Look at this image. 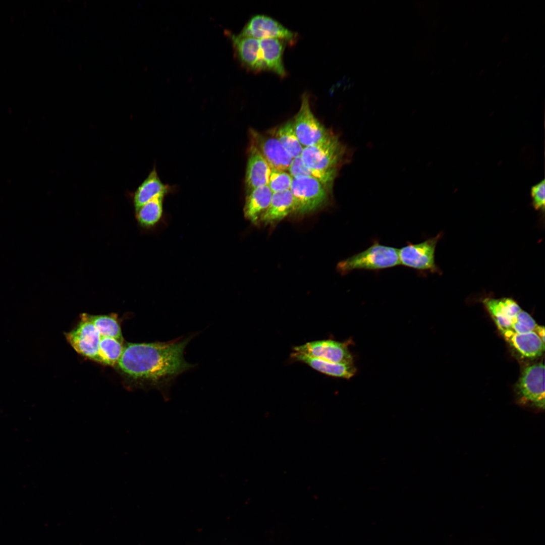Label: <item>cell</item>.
I'll return each instance as SVG.
<instances>
[{
	"label": "cell",
	"mask_w": 545,
	"mask_h": 545,
	"mask_svg": "<svg viewBox=\"0 0 545 545\" xmlns=\"http://www.w3.org/2000/svg\"><path fill=\"white\" fill-rule=\"evenodd\" d=\"M534 332L539 336L543 342L544 343V328L543 326L537 325Z\"/></svg>",
	"instance_id": "cell-28"
},
{
	"label": "cell",
	"mask_w": 545,
	"mask_h": 545,
	"mask_svg": "<svg viewBox=\"0 0 545 545\" xmlns=\"http://www.w3.org/2000/svg\"><path fill=\"white\" fill-rule=\"evenodd\" d=\"M295 212V203L290 190L272 193L269 205L259 222L265 225L279 222Z\"/></svg>",
	"instance_id": "cell-16"
},
{
	"label": "cell",
	"mask_w": 545,
	"mask_h": 545,
	"mask_svg": "<svg viewBox=\"0 0 545 545\" xmlns=\"http://www.w3.org/2000/svg\"><path fill=\"white\" fill-rule=\"evenodd\" d=\"M123 340L101 337L98 347L99 363L110 366L117 364L123 352Z\"/></svg>",
	"instance_id": "cell-22"
},
{
	"label": "cell",
	"mask_w": 545,
	"mask_h": 545,
	"mask_svg": "<svg viewBox=\"0 0 545 545\" xmlns=\"http://www.w3.org/2000/svg\"><path fill=\"white\" fill-rule=\"evenodd\" d=\"M272 193L268 185L256 188L247 193L244 214L250 222L256 224L268 208Z\"/></svg>",
	"instance_id": "cell-18"
},
{
	"label": "cell",
	"mask_w": 545,
	"mask_h": 545,
	"mask_svg": "<svg viewBox=\"0 0 545 545\" xmlns=\"http://www.w3.org/2000/svg\"><path fill=\"white\" fill-rule=\"evenodd\" d=\"M517 390L524 404L544 408V366L540 363L526 367L517 384Z\"/></svg>",
	"instance_id": "cell-7"
},
{
	"label": "cell",
	"mask_w": 545,
	"mask_h": 545,
	"mask_svg": "<svg viewBox=\"0 0 545 545\" xmlns=\"http://www.w3.org/2000/svg\"><path fill=\"white\" fill-rule=\"evenodd\" d=\"M531 204L534 209L544 212L545 204V181L543 179L530 188Z\"/></svg>",
	"instance_id": "cell-27"
},
{
	"label": "cell",
	"mask_w": 545,
	"mask_h": 545,
	"mask_svg": "<svg viewBox=\"0 0 545 545\" xmlns=\"http://www.w3.org/2000/svg\"><path fill=\"white\" fill-rule=\"evenodd\" d=\"M87 317L93 324L101 337L116 338L123 340L121 329L117 316L111 315H90Z\"/></svg>",
	"instance_id": "cell-24"
},
{
	"label": "cell",
	"mask_w": 545,
	"mask_h": 545,
	"mask_svg": "<svg viewBox=\"0 0 545 545\" xmlns=\"http://www.w3.org/2000/svg\"><path fill=\"white\" fill-rule=\"evenodd\" d=\"M348 153L346 147L333 133L312 146L304 147L301 158L304 164L317 170L338 169L345 161Z\"/></svg>",
	"instance_id": "cell-3"
},
{
	"label": "cell",
	"mask_w": 545,
	"mask_h": 545,
	"mask_svg": "<svg viewBox=\"0 0 545 545\" xmlns=\"http://www.w3.org/2000/svg\"><path fill=\"white\" fill-rule=\"evenodd\" d=\"M537 324L533 318L522 309L513 318L510 329L520 333L534 331Z\"/></svg>",
	"instance_id": "cell-26"
},
{
	"label": "cell",
	"mask_w": 545,
	"mask_h": 545,
	"mask_svg": "<svg viewBox=\"0 0 545 545\" xmlns=\"http://www.w3.org/2000/svg\"><path fill=\"white\" fill-rule=\"evenodd\" d=\"M293 121L296 134L303 147L319 143L332 134L314 115L307 93L303 94L300 109Z\"/></svg>",
	"instance_id": "cell-6"
},
{
	"label": "cell",
	"mask_w": 545,
	"mask_h": 545,
	"mask_svg": "<svg viewBox=\"0 0 545 545\" xmlns=\"http://www.w3.org/2000/svg\"><path fill=\"white\" fill-rule=\"evenodd\" d=\"M164 196H156L136 211L137 219L142 226H152L160 220L162 213Z\"/></svg>",
	"instance_id": "cell-23"
},
{
	"label": "cell",
	"mask_w": 545,
	"mask_h": 545,
	"mask_svg": "<svg viewBox=\"0 0 545 545\" xmlns=\"http://www.w3.org/2000/svg\"><path fill=\"white\" fill-rule=\"evenodd\" d=\"M80 317L77 326L66 334V339L79 354L99 362L98 347L101 336L86 313L82 314Z\"/></svg>",
	"instance_id": "cell-8"
},
{
	"label": "cell",
	"mask_w": 545,
	"mask_h": 545,
	"mask_svg": "<svg viewBox=\"0 0 545 545\" xmlns=\"http://www.w3.org/2000/svg\"><path fill=\"white\" fill-rule=\"evenodd\" d=\"M260 40L261 57L264 70L272 72L281 77L286 76L283 54L285 41L276 38Z\"/></svg>",
	"instance_id": "cell-17"
},
{
	"label": "cell",
	"mask_w": 545,
	"mask_h": 545,
	"mask_svg": "<svg viewBox=\"0 0 545 545\" xmlns=\"http://www.w3.org/2000/svg\"><path fill=\"white\" fill-rule=\"evenodd\" d=\"M442 234L421 242L407 245L398 249L400 264L420 272L440 274L435 261V248Z\"/></svg>",
	"instance_id": "cell-5"
},
{
	"label": "cell",
	"mask_w": 545,
	"mask_h": 545,
	"mask_svg": "<svg viewBox=\"0 0 545 545\" xmlns=\"http://www.w3.org/2000/svg\"><path fill=\"white\" fill-rule=\"evenodd\" d=\"M293 178L306 177L320 182L329 191H331L338 174V169L317 170L306 166L301 156L293 159L288 170Z\"/></svg>",
	"instance_id": "cell-20"
},
{
	"label": "cell",
	"mask_w": 545,
	"mask_h": 545,
	"mask_svg": "<svg viewBox=\"0 0 545 545\" xmlns=\"http://www.w3.org/2000/svg\"><path fill=\"white\" fill-rule=\"evenodd\" d=\"M249 134L250 142L257 147L270 169L288 171L293 158L272 133L266 135L250 129Z\"/></svg>",
	"instance_id": "cell-11"
},
{
	"label": "cell",
	"mask_w": 545,
	"mask_h": 545,
	"mask_svg": "<svg viewBox=\"0 0 545 545\" xmlns=\"http://www.w3.org/2000/svg\"><path fill=\"white\" fill-rule=\"evenodd\" d=\"M198 332L167 342L129 343L117 364L132 378L158 390L165 400L180 374L195 367L184 358L185 349Z\"/></svg>",
	"instance_id": "cell-1"
},
{
	"label": "cell",
	"mask_w": 545,
	"mask_h": 545,
	"mask_svg": "<svg viewBox=\"0 0 545 545\" xmlns=\"http://www.w3.org/2000/svg\"><path fill=\"white\" fill-rule=\"evenodd\" d=\"M268 186L272 193L290 190L293 177L286 171L270 169Z\"/></svg>",
	"instance_id": "cell-25"
},
{
	"label": "cell",
	"mask_w": 545,
	"mask_h": 545,
	"mask_svg": "<svg viewBox=\"0 0 545 545\" xmlns=\"http://www.w3.org/2000/svg\"><path fill=\"white\" fill-rule=\"evenodd\" d=\"M290 191L295 203V212H312L328 201L329 191L320 182L309 177L293 178Z\"/></svg>",
	"instance_id": "cell-4"
},
{
	"label": "cell",
	"mask_w": 545,
	"mask_h": 545,
	"mask_svg": "<svg viewBox=\"0 0 545 545\" xmlns=\"http://www.w3.org/2000/svg\"><path fill=\"white\" fill-rule=\"evenodd\" d=\"M226 33L230 38L235 53L243 66L254 72L264 71L259 39L240 34L236 35L228 31Z\"/></svg>",
	"instance_id": "cell-12"
},
{
	"label": "cell",
	"mask_w": 545,
	"mask_h": 545,
	"mask_svg": "<svg viewBox=\"0 0 545 545\" xmlns=\"http://www.w3.org/2000/svg\"><path fill=\"white\" fill-rule=\"evenodd\" d=\"M499 330L505 340L524 357H536L544 351V343L534 331L520 333L510 329Z\"/></svg>",
	"instance_id": "cell-14"
},
{
	"label": "cell",
	"mask_w": 545,
	"mask_h": 545,
	"mask_svg": "<svg viewBox=\"0 0 545 545\" xmlns=\"http://www.w3.org/2000/svg\"><path fill=\"white\" fill-rule=\"evenodd\" d=\"M169 189V186L161 182L154 168L134 193L133 201L135 211L156 196L165 195Z\"/></svg>",
	"instance_id": "cell-19"
},
{
	"label": "cell",
	"mask_w": 545,
	"mask_h": 545,
	"mask_svg": "<svg viewBox=\"0 0 545 545\" xmlns=\"http://www.w3.org/2000/svg\"><path fill=\"white\" fill-rule=\"evenodd\" d=\"M349 343L331 339L317 340L295 347L294 351L333 363L350 364L353 363V358L349 349Z\"/></svg>",
	"instance_id": "cell-9"
},
{
	"label": "cell",
	"mask_w": 545,
	"mask_h": 545,
	"mask_svg": "<svg viewBox=\"0 0 545 545\" xmlns=\"http://www.w3.org/2000/svg\"><path fill=\"white\" fill-rule=\"evenodd\" d=\"M272 134L293 158L301 156L304 147L296 134L293 121L286 122Z\"/></svg>",
	"instance_id": "cell-21"
},
{
	"label": "cell",
	"mask_w": 545,
	"mask_h": 545,
	"mask_svg": "<svg viewBox=\"0 0 545 545\" xmlns=\"http://www.w3.org/2000/svg\"><path fill=\"white\" fill-rule=\"evenodd\" d=\"M399 264L398 249L375 241L365 250L339 262L337 268L346 274L355 270H379Z\"/></svg>",
	"instance_id": "cell-2"
},
{
	"label": "cell",
	"mask_w": 545,
	"mask_h": 545,
	"mask_svg": "<svg viewBox=\"0 0 545 545\" xmlns=\"http://www.w3.org/2000/svg\"><path fill=\"white\" fill-rule=\"evenodd\" d=\"M246 165L245 184L247 193L267 185L270 168L255 145L250 142Z\"/></svg>",
	"instance_id": "cell-13"
},
{
	"label": "cell",
	"mask_w": 545,
	"mask_h": 545,
	"mask_svg": "<svg viewBox=\"0 0 545 545\" xmlns=\"http://www.w3.org/2000/svg\"><path fill=\"white\" fill-rule=\"evenodd\" d=\"M291 357L295 361L304 363L314 369L332 376L349 379L356 372V368L353 363H333L295 351L291 354Z\"/></svg>",
	"instance_id": "cell-15"
},
{
	"label": "cell",
	"mask_w": 545,
	"mask_h": 545,
	"mask_svg": "<svg viewBox=\"0 0 545 545\" xmlns=\"http://www.w3.org/2000/svg\"><path fill=\"white\" fill-rule=\"evenodd\" d=\"M240 35L258 39L276 38L293 44L297 35L272 18L264 15L253 16L244 27Z\"/></svg>",
	"instance_id": "cell-10"
}]
</instances>
